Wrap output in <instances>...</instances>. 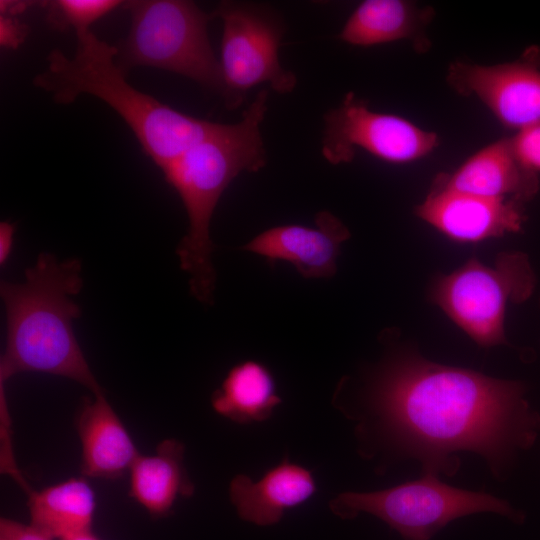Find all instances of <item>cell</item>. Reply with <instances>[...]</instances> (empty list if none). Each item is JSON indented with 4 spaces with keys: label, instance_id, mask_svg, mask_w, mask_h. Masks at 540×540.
<instances>
[{
    "label": "cell",
    "instance_id": "obj_1",
    "mask_svg": "<svg viewBox=\"0 0 540 540\" xmlns=\"http://www.w3.org/2000/svg\"><path fill=\"white\" fill-rule=\"evenodd\" d=\"M525 394L522 382L403 352L378 368L356 402L335 406L354 424L358 454L377 471L413 460L422 474L453 476L459 455L470 452L503 480L540 430Z\"/></svg>",
    "mask_w": 540,
    "mask_h": 540
},
{
    "label": "cell",
    "instance_id": "obj_2",
    "mask_svg": "<svg viewBox=\"0 0 540 540\" xmlns=\"http://www.w3.org/2000/svg\"><path fill=\"white\" fill-rule=\"evenodd\" d=\"M82 287L81 261L48 252L38 255L22 282L1 281L6 315L1 384L18 373L39 372L73 380L93 394L103 392L73 330L81 315L74 297Z\"/></svg>",
    "mask_w": 540,
    "mask_h": 540
},
{
    "label": "cell",
    "instance_id": "obj_3",
    "mask_svg": "<svg viewBox=\"0 0 540 540\" xmlns=\"http://www.w3.org/2000/svg\"><path fill=\"white\" fill-rule=\"evenodd\" d=\"M268 90H261L239 122L221 124L162 170L188 216V231L176 254L189 276L193 297L212 304L215 270L210 222L229 184L243 171L257 172L266 164L260 126L267 112Z\"/></svg>",
    "mask_w": 540,
    "mask_h": 540
},
{
    "label": "cell",
    "instance_id": "obj_4",
    "mask_svg": "<svg viewBox=\"0 0 540 540\" xmlns=\"http://www.w3.org/2000/svg\"><path fill=\"white\" fill-rule=\"evenodd\" d=\"M117 47L91 30L76 34V51L67 57L52 50L46 69L33 84L58 104L90 94L108 104L130 127L144 153L161 169L213 132L219 123L180 112L134 88L116 62Z\"/></svg>",
    "mask_w": 540,
    "mask_h": 540
},
{
    "label": "cell",
    "instance_id": "obj_5",
    "mask_svg": "<svg viewBox=\"0 0 540 540\" xmlns=\"http://www.w3.org/2000/svg\"><path fill=\"white\" fill-rule=\"evenodd\" d=\"M122 6L131 17L130 30L116 55L125 73L138 66L166 70L225 100L220 61L207 30L214 13L208 14L188 0H132Z\"/></svg>",
    "mask_w": 540,
    "mask_h": 540
},
{
    "label": "cell",
    "instance_id": "obj_6",
    "mask_svg": "<svg viewBox=\"0 0 540 540\" xmlns=\"http://www.w3.org/2000/svg\"><path fill=\"white\" fill-rule=\"evenodd\" d=\"M342 519L371 514L396 530L404 540H432L449 522L460 517L491 512L514 521L523 516L507 501L484 492L450 486L438 476L419 479L371 492H343L329 503Z\"/></svg>",
    "mask_w": 540,
    "mask_h": 540
},
{
    "label": "cell",
    "instance_id": "obj_7",
    "mask_svg": "<svg viewBox=\"0 0 540 540\" xmlns=\"http://www.w3.org/2000/svg\"><path fill=\"white\" fill-rule=\"evenodd\" d=\"M536 275L524 252H502L492 266L468 260L453 272L438 277L431 301L482 347L508 344L505 312L509 303L525 302L533 294Z\"/></svg>",
    "mask_w": 540,
    "mask_h": 540
},
{
    "label": "cell",
    "instance_id": "obj_8",
    "mask_svg": "<svg viewBox=\"0 0 540 540\" xmlns=\"http://www.w3.org/2000/svg\"><path fill=\"white\" fill-rule=\"evenodd\" d=\"M214 15L223 24L219 61L227 107L240 106L245 94L260 84L280 94L295 88L296 76L279 59L285 24L277 12L256 3L222 1Z\"/></svg>",
    "mask_w": 540,
    "mask_h": 540
},
{
    "label": "cell",
    "instance_id": "obj_9",
    "mask_svg": "<svg viewBox=\"0 0 540 540\" xmlns=\"http://www.w3.org/2000/svg\"><path fill=\"white\" fill-rule=\"evenodd\" d=\"M438 145L436 133L401 116L373 111L353 92L324 116L321 151L332 165L350 163L357 149L388 163L404 164L429 155Z\"/></svg>",
    "mask_w": 540,
    "mask_h": 540
},
{
    "label": "cell",
    "instance_id": "obj_10",
    "mask_svg": "<svg viewBox=\"0 0 540 540\" xmlns=\"http://www.w3.org/2000/svg\"><path fill=\"white\" fill-rule=\"evenodd\" d=\"M449 86L462 96L474 95L500 123L521 130L540 122V47L528 48L519 59L495 65L452 62Z\"/></svg>",
    "mask_w": 540,
    "mask_h": 540
},
{
    "label": "cell",
    "instance_id": "obj_11",
    "mask_svg": "<svg viewBox=\"0 0 540 540\" xmlns=\"http://www.w3.org/2000/svg\"><path fill=\"white\" fill-rule=\"evenodd\" d=\"M415 215L457 242H478L522 230L523 203L490 199L450 189H431Z\"/></svg>",
    "mask_w": 540,
    "mask_h": 540
},
{
    "label": "cell",
    "instance_id": "obj_12",
    "mask_svg": "<svg viewBox=\"0 0 540 540\" xmlns=\"http://www.w3.org/2000/svg\"><path fill=\"white\" fill-rule=\"evenodd\" d=\"M350 231L335 215L321 211L315 227L281 225L254 237L242 249L265 257L269 262L286 261L306 279L330 278L337 271V258Z\"/></svg>",
    "mask_w": 540,
    "mask_h": 540
},
{
    "label": "cell",
    "instance_id": "obj_13",
    "mask_svg": "<svg viewBox=\"0 0 540 540\" xmlns=\"http://www.w3.org/2000/svg\"><path fill=\"white\" fill-rule=\"evenodd\" d=\"M432 186L524 204L538 193L539 177L518 159L511 138H502L478 150L451 174L439 173Z\"/></svg>",
    "mask_w": 540,
    "mask_h": 540
},
{
    "label": "cell",
    "instance_id": "obj_14",
    "mask_svg": "<svg viewBox=\"0 0 540 540\" xmlns=\"http://www.w3.org/2000/svg\"><path fill=\"white\" fill-rule=\"evenodd\" d=\"M75 426L81 442L84 477L116 480L129 472L140 455L125 425L104 392L85 398Z\"/></svg>",
    "mask_w": 540,
    "mask_h": 540
},
{
    "label": "cell",
    "instance_id": "obj_15",
    "mask_svg": "<svg viewBox=\"0 0 540 540\" xmlns=\"http://www.w3.org/2000/svg\"><path fill=\"white\" fill-rule=\"evenodd\" d=\"M316 490L311 470L284 458L258 480L236 475L229 484V498L242 520L271 526L286 511L307 502Z\"/></svg>",
    "mask_w": 540,
    "mask_h": 540
},
{
    "label": "cell",
    "instance_id": "obj_16",
    "mask_svg": "<svg viewBox=\"0 0 540 540\" xmlns=\"http://www.w3.org/2000/svg\"><path fill=\"white\" fill-rule=\"evenodd\" d=\"M435 11L407 0H365L351 13L338 38L350 45L371 47L399 40L409 41L416 52H427V28Z\"/></svg>",
    "mask_w": 540,
    "mask_h": 540
},
{
    "label": "cell",
    "instance_id": "obj_17",
    "mask_svg": "<svg viewBox=\"0 0 540 540\" xmlns=\"http://www.w3.org/2000/svg\"><path fill=\"white\" fill-rule=\"evenodd\" d=\"M185 446L176 439L161 441L154 454L139 455L129 474L128 495L153 518L169 515L179 498L195 487L184 467Z\"/></svg>",
    "mask_w": 540,
    "mask_h": 540
},
{
    "label": "cell",
    "instance_id": "obj_18",
    "mask_svg": "<svg viewBox=\"0 0 540 540\" xmlns=\"http://www.w3.org/2000/svg\"><path fill=\"white\" fill-rule=\"evenodd\" d=\"M30 524L52 538L66 539L92 530L96 496L83 477H73L39 491L28 490Z\"/></svg>",
    "mask_w": 540,
    "mask_h": 540
},
{
    "label": "cell",
    "instance_id": "obj_19",
    "mask_svg": "<svg viewBox=\"0 0 540 540\" xmlns=\"http://www.w3.org/2000/svg\"><path fill=\"white\" fill-rule=\"evenodd\" d=\"M281 402L272 373L254 360L234 365L211 396L213 410L237 424L263 422Z\"/></svg>",
    "mask_w": 540,
    "mask_h": 540
},
{
    "label": "cell",
    "instance_id": "obj_20",
    "mask_svg": "<svg viewBox=\"0 0 540 540\" xmlns=\"http://www.w3.org/2000/svg\"><path fill=\"white\" fill-rule=\"evenodd\" d=\"M46 8V20L58 30L73 29L75 33L89 31L92 24L123 5L119 0H53L41 2Z\"/></svg>",
    "mask_w": 540,
    "mask_h": 540
},
{
    "label": "cell",
    "instance_id": "obj_21",
    "mask_svg": "<svg viewBox=\"0 0 540 540\" xmlns=\"http://www.w3.org/2000/svg\"><path fill=\"white\" fill-rule=\"evenodd\" d=\"M513 149L528 169L540 172V122L525 127L510 137Z\"/></svg>",
    "mask_w": 540,
    "mask_h": 540
},
{
    "label": "cell",
    "instance_id": "obj_22",
    "mask_svg": "<svg viewBox=\"0 0 540 540\" xmlns=\"http://www.w3.org/2000/svg\"><path fill=\"white\" fill-rule=\"evenodd\" d=\"M0 538L3 540H54L31 524L26 525L14 519H0Z\"/></svg>",
    "mask_w": 540,
    "mask_h": 540
},
{
    "label": "cell",
    "instance_id": "obj_23",
    "mask_svg": "<svg viewBox=\"0 0 540 540\" xmlns=\"http://www.w3.org/2000/svg\"><path fill=\"white\" fill-rule=\"evenodd\" d=\"M28 26L14 16L0 17V45L7 49H17L28 35Z\"/></svg>",
    "mask_w": 540,
    "mask_h": 540
},
{
    "label": "cell",
    "instance_id": "obj_24",
    "mask_svg": "<svg viewBox=\"0 0 540 540\" xmlns=\"http://www.w3.org/2000/svg\"><path fill=\"white\" fill-rule=\"evenodd\" d=\"M15 225L10 221L0 222V265L6 264L14 243Z\"/></svg>",
    "mask_w": 540,
    "mask_h": 540
},
{
    "label": "cell",
    "instance_id": "obj_25",
    "mask_svg": "<svg viewBox=\"0 0 540 540\" xmlns=\"http://www.w3.org/2000/svg\"><path fill=\"white\" fill-rule=\"evenodd\" d=\"M31 5H32L31 2H28V1L1 0L0 1V14L1 16H14L15 17L17 14L24 12Z\"/></svg>",
    "mask_w": 540,
    "mask_h": 540
},
{
    "label": "cell",
    "instance_id": "obj_26",
    "mask_svg": "<svg viewBox=\"0 0 540 540\" xmlns=\"http://www.w3.org/2000/svg\"><path fill=\"white\" fill-rule=\"evenodd\" d=\"M63 540H102L92 530L75 534Z\"/></svg>",
    "mask_w": 540,
    "mask_h": 540
},
{
    "label": "cell",
    "instance_id": "obj_27",
    "mask_svg": "<svg viewBox=\"0 0 540 540\" xmlns=\"http://www.w3.org/2000/svg\"><path fill=\"white\" fill-rule=\"evenodd\" d=\"M0 540H3V539L0 538Z\"/></svg>",
    "mask_w": 540,
    "mask_h": 540
}]
</instances>
